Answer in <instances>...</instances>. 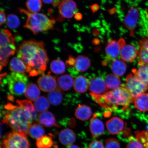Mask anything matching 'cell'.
I'll return each instance as SVG.
<instances>
[{"label": "cell", "mask_w": 148, "mask_h": 148, "mask_svg": "<svg viewBox=\"0 0 148 148\" xmlns=\"http://www.w3.org/2000/svg\"><path fill=\"white\" fill-rule=\"evenodd\" d=\"M3 122L10 127L14 132L27 134L33 121L32 114L19 105L15 106L9 103L4 110L1 111Z\"/></svg>", "instance_id": "1"}, {"label": "cell", "mask_w": 148, "mask_h": 148, "mask_svg": "<svg viewBox=\"0 0 148 148\" xmlns=\"http://www.w3.org/2000/svg\"><path fill=\"white\" fill-rule=\"evenodd\" d=\"M92 99L100 106L112 111L121 107L122 110H126L134 98L127 89L123 87L115 89L103 95L90 94Z\"/></svg>", "instance_id": "2"}, {"label": "cell", "mask_w": 148, "mask_h": 148, "mask_svg": "<svg viewBox=\"0 0 148 148\" xmlns=\"http://www.w3.org/2000/svg\"><path fill=\"white\" fill-rule=\"evenodd\" d=\"M19 10L27 16L24 27L32 31L35 35L53 29L55 20L50 19L45 14L31 13L23 8H20Z\"/></svg>", "instance_id": "3"}, {"label": "cell", "mask_w": 148, "mask_h": 148, "mask_svg": "<svg viewBox=\"0 0 148 148\" xmlns=\"http://www.w3.org/2000/svg\"><path fill=\"white\" fill-rule=\"evenodd\" d=\"M1 82V86L7 85L10 93L16 96H21L25 92L28 79L24 73H12L7 75Z\"/></svg>", "instance_id": "4"}, {"label": "cell", "mask_w": 148, "mask_h": 148, "mask_svg": "<svg viewBox=\"0 0 148 148\" xmlns=\"http://www.w3.org/2000/svg\"><path fill=\"white\" fill-rule=\"evenodd\" d=\"M49 61L45 46L40 48L38 53L27 65L29 77L43 75Z\"/></svg>", "instance_id": "5"}, {"label": "cell", "mask_w": 148, "mask_h": 148, "mask_svg": "<svg viewBox=\"0 0 148 148\" xmlns=\"http://www.w3.org/2000/svg\"><path fill=\"white\" fill-rule=\"evenodd\" d=\"M45 46L42 41L34 40H25L19 46L17 51L18 58L26 65L34 58L40 48Z\"/></svg>", "instance_id": "6"}, {"label": "cell", "mask_w": 148, "mask_h": 148, "mask_svg": "<svg viewBox=\"0 0 148 148\" xmlns=\"http://www.w3.org/2000/svg\"><path fill=\"white\" fill-rule=\"evenodd\" d=\"M2 144L3 148H30L27 134L14 131L5 136Z\"/></svg>", "instance_id": "7"}, {"label": "cell", "mask_w": 148, "mask_h": 148, "mask_svg": "<svg viewBox=\"0 0 148 148\" xmlns=\"http://www.w3.org/2000/svg\"><path fill=\"white\" fill-rule=\"evenodd\" d=\"M125 88L130 92L134 99L148 90V86L134 73H130L127 75Z\"/></svg>", "instance_id": "8"}, {"label": "cell", "mask_w": 148, "mask_h": 148, "mask_svg": "<svg viewBox=\"0 0 148 148\" xmlns=\"http://www.w3.org/2000/svg\"><path fill=\"white\" fill-rule=\"evenodd\" d=\"M139 16V12L137 8L132 7L129 9L128 13L123 21L125 26L130 32L131 36L134 34V30L137 25Z\"/></svg>", "instance_id": "9"}, {"label": "cell", "mask_w": 148, "mask_h": 148, "mask_svg": "<svg viewBox=\"0 0 148 148\" xmlns=\"http://www.w3.org/2000/svg\"><path fill=\"white\" fill-rule=\"evenodd\" d=\"M89 88L90 92V94L97 95H103L108 90L105 81L99 77L91 79L89 82Z\"/></svg>", "instance_id": "10"}, {"label": "cell", "mask_w": 148, "mask_h": 148, "mask_svg": "<svg viewBox=\"0 0 148 148\" xmlns=\"http://www.w3.org/2000/svg\"><path fill=\"white\" fill-rule=\"evenodd\" d=\"M121 47L118 42L111 40L108 42L105 49L106 57L103 61V66H106L111 60H114L117 57L119 54Z\"/></svg>", "instance_id": "11"}, {"label": "cell", "mask_w": 148, "mask_h": 148, "mask_svg": "<svg viewBox=\"0 0 148 148\" xmlns=\"http://www.w3.org/2000/svg\"><path fill=\"white\" fill-rule=\"evenodd\" d=\"M38 83L40 90L46 92L53 91L57 88L56 79L51 75L42 76L38 79Z\"/></svg>", "instance_id": "12"}, {"label": "cell", "mask_w": 148, "mask_h": 148, "mask_svg": "<svg viewBox=\"0 0 148 148\" xmlns=\"http://www.w3.org/2000/svg\"><path fill=\"white\" fill-rule=\"evenodd\" d=\"M77 9L76 3L73 0H64L60 3L59 8L61 16L68 18L73 17Z\"/></svg>", "instance_id": "13"}, {"label": "cell", "mask_w": 148, "mask_h": 148, "mask_svg": "<svg viewBox=\"0 0 148 148\" xmlns=\"http://www.w3.org/2000/svg\"><path fill=\"white\" fill-rule=\"evenodd\" d=\"M106 125L108 132L113 135L120 134L126 127L123 120L118 117H113L108 120Z\"/></svg>", "instance_id": "14"}, {"label": "cell", "mask_w": 148, "mask_h": 148, "mask_svg": "<svg viewBox=\"0 0 148 148\" xmlns=\"http://www.w3.org/2000/svg\"><path fill=\"white\" fill-rule=\"evenodd\" d=\"M0 48V60L1 70L3 66H6L8 64L9 58L14 54L16 49L15 44H9Z\"/></svg>", "instance_id": "15"}, {"label": "cell", "mask_w": 148, "mask_h": 148, "mask_svg": "<svg viewBox=\"0 0 148 148\" xmlns=\"http://www.w3.org/2000/svg\"><path fill=\"white\" fill-rule=\"evenodd\" d=\"M97 114H94L90 120V130L93 137H98L103 134L105 130L104 125L102 121L97 118Z\"/></svg>", "instance_id": "16"}, {"label": "cell", "mask_w": 148, "mask_h": 148, "mask_svg": "<svg viewBox=\"0 0 148 148\" xmlns=\"http://www.w3.org/2000/svg\"><path fill=\"white\" fill-rule=\"evenodd\" d=\"M140 48L138 55L139 58L138 64L140 66L145 64L148 65V38H143L139 42Z\"/></svg>", "instance_id": "17"}, {"label": "cell", "mask_w": 148, "mask_h": 148, "mask_svg": "<svg viewBox=\"0 0 148 148\" xmlns=\"http://www.w3.org/2000/svg\"><path fill=\"white\" fill-rule=\"evenodd\" d=\"M138 53V52L134 46L127 45L122 48L120 56L123 61L132 62L136 58Z\"/></svg>", "instance_id": "18"}, {"label": "cell", "mask_w": 148, "mask_h": 148, "mask_svg": "<svg viewBox=\"0 0 148 148\" xmlns=\"http://www.w3.org/2000/svg\"><path fill=\"white\" fill-rule=\"evenodd\" d=\"M38 120L40 124L46 127H60L57 124L54 115L50 112L46 111L40 113L38 116Z\"/></svg>", "instance_id": "19"}, {"label": "cell", "mask_w": 148, "mask_h": 148, "mask_svg": "<svg viewBox=\"0 0 148 148\" xmlns=\"http://www.w3.org/2000/svg\"><path fill=\"white\" fill-rule=\"evenodd\" d=\"M60 143L64 146L71 145L76 140V135L71 130L65 129L61 131L59 135Z\"/></svg>", "instance_id": "20"}, {"label": "cell", "mask_w": 148, "mask_h": 148, "mask_svg": "<svg viewBox=\"0 0 148 148\" xmlns=\"http://www.w3.org/2000/svg\"><path fill=\"white\" fill-rule=\"evenodd\" d=\"M89 82L86 77L82 75L79 76L74 81V88L75 91L78 93H84L89 88Z\"/></svg>", "instance_id": "21"}, {"label": "cell", "mask_w": 148, "mask_h": 148, "mask_svg": "<svg viewBox=\"0 0 148 148\" xmlns=\"http://www.w3.org/2000/svg\"><path fill=\"white\" fill-rule=\"evenodd\" d=\"M10 69L14 73H28L27 67L23 61L18 57H14L10 63Z\"/></svg>", "instance_id": "22"}, {"label": "cell", "mask_w": 148, "mask_h": 148, "mask_svg": "<svg viewBox=\"0 0 148 148\" xmlns=\"http://www.w3.org/2000/svg\"><path fill=\"white\" fill-rule=\"evenodd\" d=\"M135 107L140 112L148 111V94L143 93L134 98Z\"/></svg>", "instance_id": "23"}, {"label": "cell", "mask_w": 148, "mask_h": 148, "mask_svg": "<svg viewBox=\"0 0 148 148\" xmlns=\"http://www.w3.org/2000/svg\"><path fill=\"white\" fill-rule=\"evenodd\" d=\"M92 114L91 108L87 105H79L75 112L76 117L82 121H86L88 120Z\"/></svg>", "instance_id": "24"}, {"label": "cell", "mask_w": 148, "mask_h": 148, "mask_svg": "<svg viewBox=\"0 0 148 148\" xmlns=\"http://www.w3.org/2000/svg\"><path fill=\"white\" fill-rule=\"evenodd\" d=\"M90 66V60L88 57L79 55L75 59V67L77 72L82 73L86 71Z\"/></svg>", "instance_id": "25"}, {"label": "cell", "mask_w": 148, "mask_h": 148, "mask_svg": "<svg viewBox=\"0 0 148 148\" xmlns=\"http://www.w3.org/2000/svg\"><path fill=\"white\" fill-rule=\"evenodd\" d=\"M57 84L61 90L63 91H68L73 86V79L69 75L61 76L57 79Z\"/></svg>", "instance_id": "26"}, {"label": "cell", "mask_w": 148, "mask_h": 148, "mask_svg": "<svg viewBox=\"0 0 148 148\" xmlns=\"http://www.w3.org/2000/svg\"><path fill=\"white\" fill-rule=\"evenodd\" d=\"M111 69L114 75L121 77L124 74L127 69L126 64L121 60H115L112 61L110 65Z\"/></svg>", "instance_id": "27"}, {"label": "cell", "mask_w": 148, "mask_h": 148, "mask_svg": "<svg viewBox=\"0 0 148 148\" xmlns=\"http://www.w3.org/2000/svg\"><path fill=\"white\" fill-rule=\"evenodd\" d=\"M64 94L61 91L60 89L57 88L56 90L49 92L48 94V99L51 104L58 106L63 101Z\"/></svg>", "instance_id": "28"}, {"label": "cell", "mask_w": 148, "mask_h": 148, "mask_svg": "<svg viewBox=\"0 0 148 148\" xmlns=\"http://www.w3.org/2000/svg\"><path fill=\"white\" fill-rule=\"evenodd\" d=\"M40 90L36 84L29 83L28 84L25 92V96L27 99L31 101L36 100L39 97Z\"/></svg>", "instance_id": "29"}, {"label": "cell", "mask_w": 148, "mask_h": 148, "mask_svg": "<svg viewBox=\"0 0 148 148\" xmlns=\"http://www.w3.org/2000/svg\"><path fill=\"white\" fill-rule=\"evenodd\" d=\"M16 103L18 105L23 107L32 114L33 121H38V114L31 101L29 100H17Z\"/></svg>", "instance_id": "30"}, {"label": "cell", "mask_w": 148, "mask_h": 148, "mask_svg": "<svg viewBox=\"0 0 148 148\" xmlns=\"http://www.w3.org/2000/svg\"><path fill=\"white\" fill-rule=\"evenodd\" d=\"M15 40L12 33L8 29H1L0 33V47L15 44Z\"/></svg>", "instance_id": "31"}, {"label": "cell", "mask_w": 148, "mask_h": 148, "mask_svg": "<svg viewBox=\"0 0 148 148\" xmlns=\"http://www.w3.org/2000/svg\"><path fill=\"white\" fill-rule=\"evenodd\" d=\"M45 133L43 127L39 124L37 123L31 125L28 132V134L31 138L37 140L43 136Z\"/></svg>", "instance_id": "32"}, {"label": "cell", "mask_w": 148, "mask_h": 148, "mask_svg": "<svg viewBox=\"0 0 148 148\" xmlns=\"http://www.w3.org/2000/svg\"><path fill=\"white\" fill-rule=\"evenodd\" d=\"M140 66V67L138 69H132V73L142 82L148 86V65L143 64Z\"/></svg>", "instance_id": "33"}, {"label": "cell", "mask_w": 148, "mask_h": 148, "mask_svg": "<svg viewBox=\"0 0 148 148\" xmlns=\"http://www.w3.org/2000/svg\"><path fill=\"white\" fill-rule=\"evenodd\" d=\"M105 82L107 88L114 90L120 87L121 81L119 77L114 74H109L105 79Z\"/></svg>", "instance_id": "34"}, {"label": "cell", "mask_w": 148, "mask_h": 148, "mask_svg": "<svg viewBox=\"0 0 148 148\" xmlns=\"http://www.w3.org/2000/svg\"><path fill=\"white\" fill-rule=\"evenodd\" d=\"M34 105L37 112H46L50 106L48 99L44 96L39 97L36 100Z\"/></svg>", "instance_id": "35"}, {"label": "cell", "mask_w": 148, "mask_h": 148, "mask_svg": "<svg viewBox=\"0 0 148 148\" xmlns=\"http://www.w3.org/2000/svg\"><path fill=\"white\" fill-rule=\"evenodd\" d=\"M54 144L51 136H45L36 140V145L38 148H51Z\"/></svg>", "instance_id": "36"}, {"label": "cell", "mask_w": 148, "mask_h": 148, "mask_svg": "<svg viewBox=\"0 0 148 148\" xmlns=\"http://www.w3.org/2000/svg\"><path fill=\"white\" fill-rule=\"evenodd\" d=\"M50 68L53 73L57 75L63 73L66 69L65 65L64 62L59 60L52 61L51 64Z\"/></svg>", "instance_id": "37"}, {"label": "cell", "mask_w": 148, "mask_h": 148, "mask_svg": "<svg viewBox=\"0 0 148 148\" xmlns=\"http://www.w3.org/2000/svg\"><path fill=\"white\" fill-rule=\"evenodd\" d=\"M26 4L29 12L31 13L39 12L42 5L41 0H27Z\"/></svg>", "instance_id": "38"}, {"label": "cell", "mask_w": 148, "mask_h": 148, "mask_svg": "<svg viewBox=\"0 0 148 148\" xmlns=\"http://www.w3.org/2000/svg\"><path fill=\"white\" fill-rule=\"evenodd\" d=\"M6 24L9 28L16 29L19 27L20 25V20L16 15L9 14L7 16Z\"/></svg>", "instance_id": "39"}, {"label": "cell", "mask_w": 148, "mask_h": 148, "mask_svg": "<svg viewBox=\"0 0 148 148\" xmlns=\"http://www.w3.org/2000/svg\"><path fill=\"white\" fill-rule=\"evenodd\" d=\"M136 138L141 143L145 148H148V132L137 131L135 132Z\"/></svg>", "instance_id": "40"}, {"label": "cell", "mask_w": 148, "mask_h": 148, "mask_svg": "<svg viewBox=\"0 0 148 148\" xmlns=\"http://www.w3.org/2000/svg\"><path fill=\"white\" fill-rule=\"evenodd\" d=\"M105 148H120V144L116 139L109 138L105 141Z\"/></svg>", "instance_id": "41"}, {"label": "cell", "mask_w": 148, "mask_h": 148, "mask_svg": "<svg viewBox=\"0 0 148 148\" xmlns=\"http://www.w3.org/2000/svg\"><path fill=\"white\" fill-rule=\"evenodd\" d=\"M126 148H145L136 139L133 138L127 144Z\"/></svg>", "instance_id": "42"}, {"label": "cell", "mask_w": 148, "mask_h": 148, "mask_svg": "<svg viewBox=\"0 0 148 148\" xmlns=\"http://www.w3.org/2000/svg\"><path fill=\"white\" fill-rule=\"evenodd\" d=\"M88 148H104L103 144L98 140L92 141L88 145Z\"/></svg>", "instance_id": "43"}, {"label": "cell", "mask_w": 148, "mask_h": 148, "mask_svg": "<svg viewBox=\"0 0 148 148\" xmlns=\"http://www.w3.org/2000/svg\"><path fill=\"white\" fill-rule=\"evenodd\" d=\"M75 59L73 56H69L68 60L66 61V65L69 68L73 67L75 66Z\"/></svg>", "instance_id": "44"}, {"label": "cell", "mask_w": 148, "mask_h": 148, "mask_svg": "<svg viewBox=\"0 0 148 148\" xmlns=\"http://www.w3.org/2000/svg\"><path fill=\"white\" fill-rule=\"evenodd\" d=\"M44 3L47 4H52L54 7H56L60 3V0H42Z\"/></svg>", "instance_id": "45"}, {"label": "cell", "mask_w": 148, "mask_h": 148, "mask_svg": "<svg viewBox=\"0 0 148 148\" xmlns=\"http://www.w3.org/2000/svg\"><path fill=\"white\" fill-rule=\"evenodd\" d=\"M0 16H1V21H0V23H0V25H1L6 21L5 14L3 11L1 10L0 11Z\"/></svg>", "instance_id": "46"}, {"label": "cell", "mask_w": 148, "mask_h": 148, "mask_svg": "<svg viewBox=\"0 0 148 148\" xmlns=\"http://www.w3.org/2000/svg\"><path fill=\"white\" fill-rule=\"evenodd\" d=\"M90 8H91L92 12L94 13L97 12V11L99 10V5L96 3V4H94L91 5L90 6Z\"/></svg>", "instance_id": "47"}, {"label": "cell", "mask_w": 148, "mask_h": 148, "mask_svg": "<svg viewBox=\"0 0 148 148\" xmlns=\"http://www.w3.org/2000/svg\"><path fill=\"white\" fill-rule=\"evenodd\" d=\"M118 44H119L120 47H121V49L125 45V41L123 38H120L118 41Z\"/></svg>", "instance_id": "48"}, {"label": "cell", "mask_w": 148, "mask_h": 148, "mask_svg": "<svg viewBox=\"0 0 148 148\" xmlns=\"http://www.w3.org/2000/svg\"><path fill=\"white\" fill-rule=\"evenodd\" d=\"M82 14L80 13H77L75 15V18L77 20H80L82 19Z\"/></svg>", "instance_id": "49"}, {"label": "cell", "mask_w": 148, "mask_h": 148, "mask_svg": "<svg viewBox=\"0 0 148 148\" xmlns=\"http://www.w3.org/2000/svg\"><path fill=\"white\" fill-rule=\"evenodd\" d=\"M3 127L2 126V123H1V138L3 136Z\"/></svg>", "instance_id": "50"}, {"label": "cell", "mask_w": 148, "mask_h": 148, "mask_svg": "<svg viewBox=\"0 0 148 148\" xmlns=\"http://www.w3.org/2000/svg\"><path fill=\"white\" fill-rule=\"evenodd\" d=\"M68 148H80L78 146L76 145H71L69 146Z\"/></svg>", "instance_id": "51"}, {"label": "cell", "mask_w": 148, "mask_h": 148, "mask_svg": "<svg viewBox=\"0 0 148 148\" xmlns=\"http://www.w3.org/2000/svg\"><path fill=\"white\" fill-rule=\"evenodd\" d=\"M8 99L9 101H13L14 100V97L11 95L8 96Z\"/></svg>", "instance_id": "52"}]
</instances>
